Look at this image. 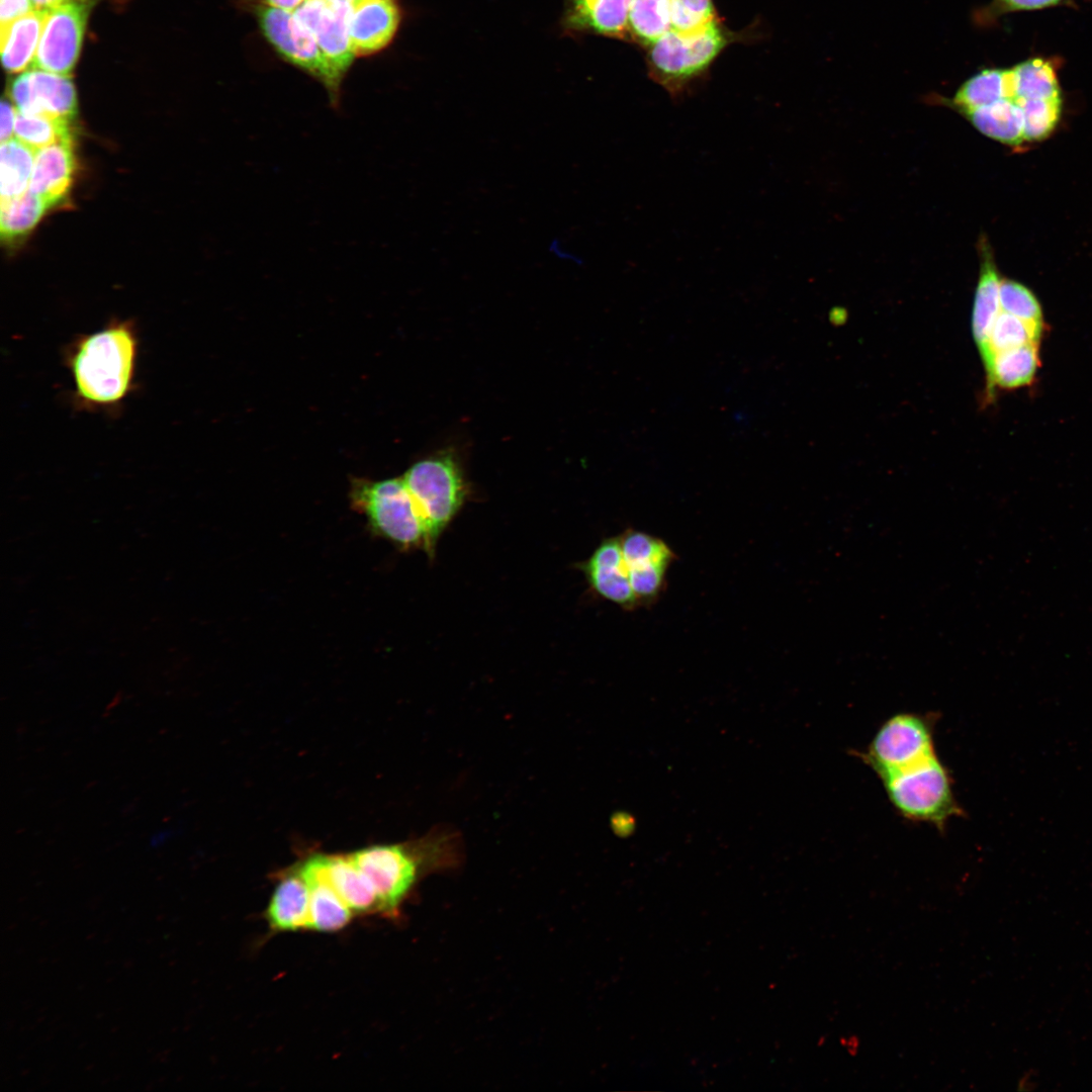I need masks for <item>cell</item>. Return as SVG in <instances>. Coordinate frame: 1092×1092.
<instances>
[{"label": "cell", "mask_w": 1092, "mask_h": 1092, "mask_svg": "<svg viewBox=\"0 0 1092 1092\" xmlns=\"http://www.w3.org/2000/svg\"><path fill=\"white\" fill-rule=\"evenodd\" d=\"M349 855L372 886L380 913L396 916L424 877L458 868L464 849L460 833L442 826L416 840L373 845Z\"/></svg>", "instance_id": "cell-1"}, {"label": "cell", "mask_w": 1092, "mask_h": 1092, "mask_svg": "<svg viewBox=\"0 0 1092 1092\" xmlns=\"http://www.w3.org/2000/svg\"><path fill=\"white\" fill-rule=\"evenodd\" d=\"M139 336L129 320H114L75 340L66 354L75 398L88 408L119 405L134 387Z\"/></svg>", "instance_id": "cell-2"}, {"label": "cell", "mask_w": 1092, "mask_h": 1092, "mask_svg": "<svg viewBox=\"0 0 1092 1092\" xmlns=\"http://www.w3.org/2000/svg\"><path fill=\"white\" fill-rule=\"evenodd\" d=\"M878 778L892 806L907 820L943 830L950 819L964 816L952 778L937 754Z\"/></svg>", "instance_id": "cell-3"}, {"label": "cell", "mask_w": 1092, "mask_h": 1092, "mask_svg": "<svg viewBox=\"0 0 1092 1092\" xmlns=\"http://www.w3.org/2000/svg\"><path fill=\"white\" fill-rule=\"evenodd\" d=\"M350 500L373 534L401 549L422 548L430 554L426 525L402 477L377 481L355 478Z\"/></svg>", "instance_id": "cell-4"}, {"label": "cell", "mask_w": 1092, "mask_h": 1092, "mask_svg": "<svg viewBox=\"0 0 1092 1092\" xmlns=\"http://www.w3.org/2000/svg\"><path fill=\"white\" fill-rule=\"evenodd\" d=\"M729 40V33L717 19L693 31L670 28L649 46V72L675 96L709 67Z\"/></svg>", "instance_id": "cell-5"}, {"label": "cell", "mask_w": 1092, "mask_h": 1092, "mask_svg": "<svg viewBox=\"0 0 1092 1092\" xmlns=\"http://www.w3.org/2000/svg\"><path fill=\"white\" fill-rule=\"evenodd\" d=\"M402 479L426 525L430 554L447 525L465 498L460 470L450 455H438L416 462Z\"/></svg>", "instance_id": "cell-6"}, {"label": "cell", "mask_w": 1092, "mask_h": 1092, "mask_svg": "<svg viewBox=\"0 0 1092 1092\" xmlns=\"http://www.w3.org/2000/svg\"><path fill=\"white\" fill-rule=\"evenodd\" d=\"M934 724L931 715L895 714L880 726L867 749L856 755L877 777L907 768L937 754Z\"/></svg>", "instance_id": "cell-7"}, {"label": "cell", "mask_w": 1092, "mask_h": 1092, "mask_svg": "<svg viewBox=\"0 0 1092 1092\" xmlns=\"http://www.w3.org/2000/svg\"><path fill=\"white\" fill-rule=\"evenodd\" d=\"M260 27L276 51L294 66L322 83L334 108L339 106L343 77L327 60L313 35L301 27L292 12L261 6Z\"/></svg>", "instance_id": "cell-8"}, {"label": "cell", "mask_w": 1092, "mask_h": 1092, "mask_svg": "<svg viewBox=\"0 0 1092 1092\" xmlns=\"http://www.w3.org/2000/svg\"><path fill=\"white\" fill-rule=\"evenodd\" d=\"M97 0H71L47 11L31 68L70 75Z\"/></svg>", "instance_id": "cell-9"}, {"label": "cell", "mask_w": 1092, "mask_h": 1092, "mask_svg": "<svg viewBox=\"0 0 1092 1092\" xmlns=\"http://www.w3.org/2000/svg\"><path fill=\"white\" fill-rule=\"evenodd\" d=\"M619 537L640 608L651 607L665 590L668 569L677 555L665 541L643 531L627 529Z\"/></svg>", "instance_id": "cell-10"}, {"label": "cell", "mask_w": 1092, "mask_h": 1092, "mask_svg": "<svg viewBox=\"0 0 1092 1092\" xmlns=\"http://www.w3.org/2000/svg\"><path fill=\"white\" fill-rule=\"evenodd\" d=\"M9 96L21 114L70 121L77 113V93L70 75L31 68L12 81Z\"/></svg>", "instance_id": "cell-11"}, {"label": "cell", "mask_w": 1092, "mask_h": 1092, "mask_svg": "<svg viewBox=\"0 0 1092 1092\" xmlns=\"http://www.w3.org/2000/svg\"><path fill=\"white\" fill-rule=\"evenodd\" d=\"M581 569L590 588L601 598L627 611L640 608L623 557L620 537L604 540Z\"/></svg>", "instance_id": "cell-12"}, {"label": "cell", "mask_w": 1092, "mask_h": 1092, "mask_svg": "<svg viewBox=\"0 0 1092 1092\" xmlns=\"http://www.w3.org/2000/svg\"><path fill=\"white\" fill-rule=\"evenodd\" d=\"M399 21L400 10L395 0H355L349 21L355 57L384 49L393 38Z\"/></svg>", "instance_id": "cell-13"}, {"label": "cell", "mask_w": 1092, "mask_h": 1092, "mask_svg": "<svg viewBox=\"0 0 1092 1092\" xmlns=\"http://www.w3.org/2000/svg\"><path fill=\"white\" fill-rule=\"evenodd\" d=\"M351 4L325 3L306 21L304 28L310 32L321 51L344 77L355 57L350 37Z\"/></svg>", "instance_id": "cell-14"}, {"label": "cell", "mask_w": 1092, "mask_h": 1092, "mask_svg": "<svg viewBox=\"0 0 1092 1092\" xmlns=\"http://www.w3.org/2000/svg\"><path fill=\"white\" fill-rule=\"evenodd\" d=\"M74 168L72 136L41 148L35 151L28 190L53 206L68 193Z\"/></svg>", "instance_id": "cell-15"}, {"label": "cell", "mask_w": 1092, "mask_h": 1092, "mask_svg": "<svg viewBox=\"0 0 1092 1092\" xmlns=\"http://www.w3.org/2000/svg\"><path fill=\"white\" fill-rule=\"evenodd\" d=\"M632 0H565L564 27L575 32H590L622 37L628 32Z\"/></svg>", "instance_id": "cell-16"}, {"label": "cell", "mask_w": 1092, "mask_h": 1092, "mask_svg": "<svg viewBox=\"0 0 1092 1092\" xmlns=\"http://www.w3.org/2000/svg\"><path fill=\"white\" fill-rule=\"evenodd\" d=\"M320 870L354 914L380 912L378 898L350 855H314Z\"/></svg>", "instance_id": "cell-17"}, {"label": "cell", "mask_w": 1092, "mask_h": 1092, "mask_svg": "<svg viewBox=\"0 0 1092 1092\" xmlns=\"http://www.w3.org/2000/svg\"><path fill=\"white\" fill-rule=\"evenodd\" d=\"M310 890L299 870L285 874L275 887L266 910L274 931L309 929Z\"/></svg>", "instance_id": "cell-18"}, {"label": "cell", "mask_w": 1092, "mask_h": 1092, "mask_svg": "<svg viewBox=\"0 0 1092 1092\" xmlns=\"http://www.w3.org/2000/svg\"><path fill=\"white\" fill-rule=\"evenodd\" d=\"M298 870L310 890L308 930L334 932L346 927L354 913L327 882L315 856L306 859Z\"/></svg>", "instance_id": "cell-19"}, {"label": "cell", "mask_w": 1092, "mask_h": 1092, "mask_svg": "<svg viewBox=\"0 0 1092 1092\" xmlns=\"http://www.w3.org/2000/svg\"><path fill=\"white\" fill-rule=\"evenodd\" d=\"M981 258L980 276L973 305L972 332L982 357L986 352L991 328L1001 311L999 298L1001 279L991 251L985 243H982Z\"/></svg>", "instance_id": "cell-20"}, {"label": "cell", "mask_w": 1092, "mask_h": 1092, "mask_svg": "<svg viewBox=\"0 0 1092 1092\" xmlns=\"http://www.w3.org/2000/svg\"><path fill=\"white\" fill-rule=\"evenodd\" d=\"M47 11L33 10L0 29L3 68L21 73L32 64L38 47Z\"/></svg>", "instance_id": "cell-21"}, {"label": "cell", "mask_w": 1092, "mask_h": 1092, "mask_svg": "<svg viewBox=\"0 0 1092 1092\" xmlns=\"http://www.w3.org/2000/svg\"><path fill=\"white\" fill-rule=\"evenodd\" d=\"M983 134L1004 145L1018 147L1023 142V114L1014 99L963 112Z\"/></svg>", "instance_id": "cell-22"}, {"label": "cell", "mask_w": 1092, "mask_h": 1092, "mask_svg": "<svg viewBox=\"0 0 1092 1092\" xmlns=\"http://www.w3.org/2000/svg\"><path fill=\"white\" fill-rule=\"evenodd\" d=\"M1013 99L1011 71L987 69L968 79L950 101L960 113Z\"/></svg>", "instance_id": "cell-23"}, {"label": "cell", "mask_w": 1092, "mask_h": 1092, "mask_svg": "<svg viewBox=\"0 0 1092 1092\" xmlns=\"http://www.w3.org/2000/svg\"><path fill=\"white\" fill-rule=\"evenodd\" d=\"M1038 366L1037 344H1026L993 356L986 369L988 388H1018L1034 379Z\"/></svg>", "instance_id": "cell-24"}, {"label": "cell", "mask_w": 1092, "mask_h": 1092, "mask_svg": "<svg viewBox=\"0 0 1092 1092\" xmlns=\"http://www.w3.org/2000/svg\"><path fill=\"white\" fill-rule=\"evenodd\" d=\"M1010 71L1013 99H1061L1056 72L1048 61L1030 59Z\"/></svg>", "instance_id": "cell-25"}, {"label": "cell", "mask_w": 1092, "mask_h": 1092, "mask_svg": "<svg viewBox=\"0 0 1092 1092\" xmlns=\"http://www.w3.org/2000/svg\"><path fill=\"white\" fill-rule=\"evenodd\" d=\"M51 206L30 190L11 198L1 199L0 232L3 239L13 241L29 233Z\"/></svg>", "instance_id": "cell-26"}, {"label": "cell", "mask_w": 1092, "mask_h": 1092, "mask_svg": "<svg viewBox=\"0 0 1092 1092\" xmlns=\"http://www.w3.org/2000/svg\"><path fill=\"white\" fill-rule=\"evenodd\" d=\"M1 199L26 192L33 170L35 151L16 139L1 144Z\"/></svg>", "instance_id": "cell-27"}, {"label": "cell", "mask_w": 1092, "mask_h": 1092, "mask_svg": "<svg viewBox=\"0 0 1092 1092\" xmlns=\"http://www.w3.org/2000/svg\"><path fill=\"white\" fill-rule=\"evenodd\" d=\"M1043 327L1026 323L1010 313L1000 311L997 315L987 342L986 352L981 357L985 368L997 353L1011 350L1026 344H1037Z\"/></svg>", "instance_id": "cell-28"}, {"label": "cell", "mask_w": 1092, "mask_h": 1092, "mask_svg": "<svg viewBox=\"0 0 1092 1092\" xmlns=\"http://www.w3.org/2000/svg\"><path fill=\"white\" fill-rule=\"evenodd\" d=\"M671 28L670 0H632L628 32L650 46Z\"/></svg>", "instance_id": "cell-29"}, {"label": "cell", "mask_w": 1092, "mask_h": 1092, "mask_svg": "<svg viewBox=\"0 0 1092 1092\" xmlns=\"http://www.w3.org/2000/svg\"><path fill=\"white\" fill-rule=\"evenodd\" d=\"M18 112V111H17ZM68 120L17 113L14 139L34 151L72 136Z\"/></svg>", "instance_id": "cell-30"}, {"label": "cell", "mask_w": 1092, "mask_h": 1092, "mask_svg": "<svg viewBox=\"0 0 1092 1092\" xmlns=\"http://www.w3.org/2000/svg\"><path fill=\"white\" fill-rule=\"evenodd\" d=\"M1014 100L1022 110L1024 141L1040 142L1049 138L1060 121L1062 100Z\"/></svg>", "instance_id": "cell-31"}, {"label": "cell", "mask_w": 1092, "mask_h": 1092, "mask_svg": "<svg viewBox=\"0 0 1092 1092\" xmlns=\"http://www.w3.org/2000/svg\"><path fill=\"white\" fill-rule=\"evenodd\" d=\"M1001 310L1026 323L1043 327L1041 306L1035 295L1023 284L1001 279L999 287Z\"/></svg>", "instance_id": "cell-32"}, {"label": "cell", "mask_w": 1092, "mask_h": 1092, "mask_svg": "<svg viewBox=\"0 0 1092 1092\" xmlns=\"http://www.w3.org/2000/svg\"><path fill=\"white\" fill-rule=\"evenodd\" d=\"M671 28L693 31L704 27L715 18L712 0H670Z\"/></svg>", "instance_id": "cell-33"}, {"label": "cell", "mask_w": 1092, "mask_h": 1092, "mask_svg": "<svg viewBox=\"0 0 1092 1092\" xmlns=\"http://www.w3.org/2000/svg\"><path fill=\"white\" fill-rule=\"evenodd\" d=\"M35 10L31 0H0V23L8 25L16 19Z\"/></svg>", "instance_id": "cell-34"}, {"label": "cell", "mask_w": 1092, "mask_h": 1092, "mask_svg": "<svg viewBox=\"0 0 1092 1092\" xmlns=\"http://www.w3.org/2000/svg\"><path fill=\"white\" fill-rule=\"evenodd\" d=\"M17 110L13 103L8 99L3 98L1 102V142H6L14 139V127L17 117Z\"/></svg>", "instance_id": "cell-35"}, {"label": "cell", "mask_w": 1092, "mask_h": 1092, "mask_svg": "<svg viewBox=\"0 0 1092 1092\" xmlns=\"http://www.w3.org/2000/svg\"><path fill=\"white\" fill-rule=\"evenodd\" d=\"M1062 0H995L1001 11L1033 10L1058 4Z\"/></svg>", "instance_id": "cell-36"}, {"label": "cell", "mask_w": 1092, "mask_h": 1092, "mask_svg": "<svg viewBox=\"0 0 1092 1092\" xmlns=\"http://www.w3.org/2000/svg\"><path fill=\"white\" fill-rule=\"evenodd\" d=\"M266 5L293 12L304 0H264Z\"/></svg>", "instance_id": "cell-37"}, {"label": "cell", "mask_w": 1092, "mask_h": 1092, "mask_svg": "<svg viewBox=\"0 0 1092 1092\" xmlns=\"http://www.w3.org/2000/svg\"><path fill=\"white\" fill-rule=\"evenodd\" d=\"M31 1L33 2V5H34L35 9L41 10V11H48V10L54 8V7H57V6H59V5L63 4V3L71 1V0H31Z\"/></svg>", "instance_id": "cell-38"}, {"label": "cell", "mask_w": 1092, "mask_h": 1092, "mask_svg": "<svg viewBox=\"0 0 1092 1092\" xmlns=\"http://www.w3.org/2000/svg\"><path fill=\"white\" fill-rule=\"evenodd\" d=\"M330 4H352L355 0H326Z\"/></svg>", "instance_id": "cell-39"}]
</instances>
